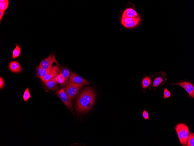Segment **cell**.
I'll return each mask as SVG.
<instances>
[{"label":"cell","instance_id":"15","mask_svg":"<svg viewBox=\"0 0 194 146\" xmlns=\"http://www.w3.org/2000/svg\"><path fill=\"white\" fill-rule=\"evenodd\" d=\"M141 18L139 16H138L135 20L130 22L124 23L122 24L125 27L127 28H132L136 26L140 22Z\"/></svg>","mask_w":194,"mask_h":146},{"label":"cell","instance_id":"4","mask_svg":"<svg viewBox=\"0 0 194 146\" xmlns=\"http://www.w3.org/2000/svg\"><path fill=\"white\" fill-rule=\"evenodd\" d=\"M170 86L177 85L184 89L188 94V97L194 98V86L192 82L186 79L180 80L175 83H170Z\"/></svg>","mask_w":194,"mask_h":146},{"label":"cell","instance_id":"21","mask_svg":"<svg viewBox=\"0 0 194 146\" xmlns=\"http://www.w3.org/2000/svg\"><path fill=\"white\" fill-rule=\"evenodd\" d=\"M30 98L31 96L29 92V88H26L23 95V99L25 102H27L28 99Z\"/></svg>","mask_w":194,"mask_h":146},{"label":"cell","instance_id":"17","mask_svg":"<svg viewBox=\"0 0 194 146\" xmlns=\"http://www.w3.org/2000/svg\"><path fill=\"white\" fill-rule=\"evenodd\" d=\"M21 49L20 46L18 44L16 45V47L13 50L12 53V59H15L18 57L20 55Z\"/></svg>","mask_w":194,"mask_h":146},{"label":"cell","instance_id":"3","mask_svg":"<svg viewBox=\"0 0 194 146\" xmlns=\"http://www.w3.org/2000/svg\"><path fill=\"white\" fill-rule=\"evenodd\" d=\"M175 129L180 143L183 146H186L189 132L188 126L185 124L180 123L177 124Z\"/></svg>","mask_w":194,"mask_h":146},{"label":"cell","instance_id":"16","mask_svg":"<svg viewBox=\"0 0 194 146\" xmlns=\"http://www.w3.org/2000/svg\"><path fill=\"white\" fill-rule=\"evenodd\" d=\"M186 145L187 146H194V133L190 132L187 138Z\"/></svg>","mask_w":194,"mask_h":146},{"label":"cell","instance_id":"11","mask_svg":"<svg viewBox=\"0 0 194 146\" xmlns=\"http://www.w3.org/2000/svg\"><path fill=\"white\" fill-rule=\"evenodd\" d=\"M138 14L136 11L131 8L127 9L123 12L122 18L125 17H137Z\"/></svg>","mask_w":194,"mask_h":146},{"label":"cell","instance_id":"12","mask_svg":"<svg viewBox=\"0 0 194 146\" xmlns=\"http://www.w3.org/2000/svg\"><path fill=\"white\" fill-rule=\"evenodd\" d=\"M150 75H146L143 77L141 81V87L142 89L145 90L150 85L151 83Z\"/></svg>","mask_w":194,"mask_h":146},{"label":"cell","instance_id":"25","mask_svg":"<svg viewBox=\"0 0 194 146\" xmlns=\"http://www.w3.org/2000/svg\"><path fill=\"white\" fill-rule=\"evenodd\" d=\"M4 86V82L3 78L1 76L0 77V88L2 89Z\"/></svg>","mask_w":194,"mask_h":146},{"label":"cell","instance_id":"10","mask_svg":"<svg viewBox=\"0 0 194 146\" xmlns=\"http://www.w3.org/2000/svg\"><path fill=\"white\" fill-rule=\"evenodd\" d=\"M8 67L10 70L13 73H19L22 70L21 65L17 61H10L9 63Z\"/></svg>","mask_w":194,"mask_h":146},{"label":"cell","instance_id":"23","mask_svg":"<svg viewBox=\"0 0 194 146\" xmlns=\"http://www.w3.org/2000/svg\"><path fill=\"white\" fill-rule=\"evenodd\" d=\"M164 99H165L171 96V93L169 90L166 88H164Z\"/></svg>","mask_w":194,"mask_h":146},{"label":"cell","instance_id":"5","mask_svg":"<svg viewBox=\"0 0 194 146\" xmlns=\"http://www.w3.org/2000/svg\"><path fill=\"white\" fill-rule=\"evenodd\" d=\"M84 85H85L73 82L67 85L65 90L71 101L75 97Z\"/></svg>","mask_w":194,"mask_h":146},{"label":"cell","instance_id":"9","mask_svg":"<svg viewBox=\"0 0 194 146\" xmlns=\"http://www.w3.org/2000/svg\"><path fill=\"white\" fill-rule=\"evenodd\" d=\"M71 82L82 84L84 85H89L90 84L89 82L84 78L73 72L71 73L69 81L68 84Z\"/></svg>","mask_w":194,"mask_h":146},{"label":"cell","instance_id":"7","mask_svg":"<svg viewBox=\"0 0 194 146\" xmlns=\"http://www.w3.org/2000/svg\"><path fill=\"white\" fill-rule=\"evenodd\" d=\"M60 64H56L53 66L51 71L41 79L44 82H46L51 78L55 77L60 73Z\"/></svg>","mask_w":194,"mask_h":146},{"label":"cell","instance_id":"19","mask_svg":"<svg viewBox=\"0 0 194 146\" xmlns=\"http://www.w3.org/2000/svg\"><path fill=\"white\" fill-rule=\"evenodd\" d=\"M61 71L60 73L65 79V80L68 81L70 75L69 71L67 68H63Z\"/></svg>","mask_w":194,"mask_h":146},{"label":"cell","instance_id":"13","mask_svg":"<svg viewBox=\"0 0 194 146\" xmlns=\"http://www.w3.org/2000/svg\"><path fill=\"white\" fill-rule=\"evenodd\" d=\"M52 68L49 69H46L39 65L36 67V69L37 76L41 79L51 71Z\"/></svg>","mask_w":194,"mask_h":146},{"label":"cell","instance_id":"1","mask_svg":"<svg viewBox=\"0 0 194 146\" xmlns=\"http://www.w3.org/2000/svg\"><path fill=\"white\" fill-rule=\"evenodd\" d=\"M95 99L94 90L91 87L85 89L79 95L76 103V109L79 112H85L90 110L92 107Z\"/></svg>","mask_w":194,"mask_h":146},{"label":"cell","instance_id":"24","mask_svg":"<svg viewBox=\"0 0 194 146\" xmlns=\"http://www.w3.org/2000/svg\"><path fill=\"white\" fill-rule=\"evenodd\" d=\"M143 117L145 119H149V114L148 112L146 110H144L142 114Z\"/></svg>","mask_w":194,"mask_h":146},{"label":"cell","instance_id":"6","mask_svg":"<svg viewBox=\"0 0 194 146\" xmlns=\"http://www.w3.org/2000/svg\"><path fill=\"white\" fill-rule=\"evenodd\" d=\"M54 63L56 64H59L56 59L55 54L53 52L51 53L47 58L42 60L39 66L46 69H49L52 68Z\"/></svg>","mask_w":194,"mask_h":146},{"label":"cell","instance_id":"20","mask_svg":"<svg viewBox=\"0 0 194 146\" xmlns=\"http://www.w3.org/2000/svg\"><path fill=\"white\" fill-rule=\"evenodd\" d=\"M55 77L57 84H62L64 83L65 81V79L61 73Z\"/></svg>","mask_w":194,"mask_h":146},{"label":"cell","instance_id":"2","mask_svg":"<svg viewBox=\"0 0 194 146\" xmlns=\"http://www.w3.org/2000/svg\"><path fill=\"white\" fill-rule=\"evenodd\" d=\"M166 76V73L163 71L157 72L152 75L150 90L152 89L155 91L158 87L164 85L167 81Z\"/></svg>","mask_w":194,"mask_h":146},{"label":"cell","instance_id":"14","mask_svg":"<svg viewBox=\"0 0 194 146\" xmlns=\"http://www.w3.org/2000/svg\"><path fill=\"white\" fill-rule=\"evenodd\" d=\"M44 84L47 88L50 90H52L55 88L58 84L54 77L47 82H44Z\"/></svg>","mask_w":194,"mask_h":146},{"label":"cell","instance_id":"18","mask_svg":"<svg viewBox=\"0 0 194 146\" xmlns=\"http://www.w3.org/2000/svg\"><path fill=\"white\" fill-rule=\"evenodd\" d=\"M0 10L5 11L8 7L9 1L8 0H0Z\"/></svg>","mask_w":194,"mask_h":146},{"label":"cell","instance_id":"26","mask_svg":"<svg viewBox=\"0 0 194 146\" xmlns=\"http://www.w3.org/2000/svg\"><path fill=\"white\" fill-rule=\"evenodd\" d=\"M5 13V11H2L0 10V23H1V20L4 16Z\"/></svg>","mask_w":194,"mask_h":146},{"label":"cell","instance_id":"22","mask_svg":"<svg viewBox=\"0 0 194 146\" xmlns=\"http://www.w3.org/2000/svg\"><path fill=\"white\" fill-rule=\"evenodd\" d=\"M137 17H125L122 18L121 20V23L122 24L127 23L128 22H130L132 21H133L136 19Z\"/></svg>","mask_w":194,"mask_h":146},{"label":"cell","instance_id":"8","mask_svg":"<svg viewBox=\"0 0 194 146\" xmlns=\"http://www.w3.org/2000/svg\"><path fill=\"white\" fill-rule=\"evenodd\" d=\"M58 94L60 99L64 103L69 109H72V105L68 95L63 88L60 89L58 92Z\"/></svg>","mask_w":194,"mask_h":146}]
</instances>
